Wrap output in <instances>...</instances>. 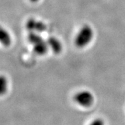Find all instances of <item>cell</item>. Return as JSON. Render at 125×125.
<instances>
[{"mask_svg": "<svg viewBox=\"0 0 125 125\" xmlns=\"http://www.w3.org/2000/svg\"><path fill=\"white\" fill-rule=\"evenodd\" d=\"M94 37V31L89 25L83 26L75 38V45L78 48H84L90 43Z\"/></svg>", "mask_w": 125, "mask_h": 125, "instance_id": "cell-1", "label": "cell"}, {"mask_svg": "<svg viewBox=\"0 0 125 125\" xmlns=\"http://www.w3.org/2000/svg\"><path fill=\"white\" fill-rule=\"evenodd\" d=\"M74 100L80 106L89 107L94 103V97L88 91H81L75 95Z\"/></svg>", "mask_w": 125, "mask_h": 125, "instance_id": "cell-2", "label": "cell"}, {"mask_svg": "<svg viewBox=\"0 0 125 125\" xmlns=\"http://www.w3.org/2000/svg\"><path fill=\"white\" fill-rule=\"evenodd\" d=\"M26 29L29 32L43 33L46 29V26L44 22L31 18L27 20L25 24Z\"/></svg>", "mask_w": 125, "mask_h": 125, "instance_id": "cell-3", "label": "cell"}, {"mask_svg": "<svg viewBox=\"0 0 125 125\" xmlns=\"http://www.w3.org/2000/svg\"><path fill=\"white\" fill-rule=\"evenodd\" d=\"M47 43L48 47L52 50L55 54H59L62 50V45L59 39L55 37H50L48 38Z\"/></svg>", "mask_w": 125, "mask_h": 125, "instance_id": "cell-4", "label": "cell"}, {"mask_svg": "<svg viewBox=\"0 0 125 125\" xmlns=\"http://www.w3.org/2000/svg\"><path fill=\"white\" fill-rule=\"evenodd\" d=\"M48 45L47 42L41 40L38 43L33 45V50L36 54L38 55H44L47 52L48 49Z\"/></svg>", "mask_w": 125, "mask_h": 125, "instance_id": "cell-5", "label": "cell"}, {"mask_svg": "<svg viewBox=\"0 0 125 125\" xmlns=\"http://www.w3.org/2000/svg\"><path fill=\"white\" fill-rule=\"evenodd\" d=\"M0 42L3 45L8 47L11 43V38L10 35L5 29L0 28Z\"/></svg>", "mask_w": 125, "mask_h": 125, "instance_id": "cell-6", "label": "cell"}, {"mask_svg": "<svg viewBox=\"0 0 125 125\" xmlns=\"http://www.w3.org/2000/svg\"><path fill=\"white\" fill-rule=\"evenodd\" d=\"M8 89V81L3 75H0V96L6 93Z\"/></svg>", "mask_w": 125, "mask_h": 125, "instance_id": "cell-7", "label": "cell"}, {"mask_svg": "<svg viewBox=\"0 0 125 125\" xmlns=\"http://www.w3.org/2000/svg\"><path fill=\"white\" fill-rule=\"evenodd\" d=\"M27 38H28V41L29 42V43L32 44V45L38 43V42L43 40V38H41V36L38 35L36 32H29Z\"/></svg>", "mask_w": 125, "mask_h": 125, "instance_id": "cell-8", "label": "cell"}, {"mask_svg": "<svg viewBox=\"0 0 125 125\" xmlns=\"http://www.w3.org/2000/svg\"><path fill=\"white\" fill-rule=\"evenodd\" d=\"M90 125H105L104 121L101 119H96L90 124Z\"/></svg>", "mask_w": 125, "mask_h": 125, "instance_id": "cell-9", "label": "cell"}, {"mask_svg": "<svg viewBox=\"0 0 125 125\" xmlns=\"http://www.w3.org/2000/svg\"><path fill=\"white\" fill-rule=\"evenodd\" d=\"M30 1H31V2H33V3H36V2L38 1L39 0H30Z\"/></svg>", "mask_w": 125, "mask_h": 125, "instance_id": "cell-10", "label": "cell"}]
</instances>
